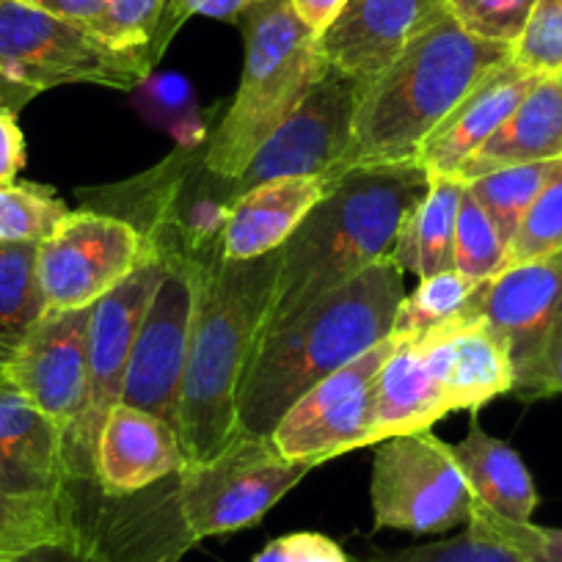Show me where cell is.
I'll list each match as a JSON object with an SVG mask.
<instances>
[{
    "instance_id": "cell-1",
    "label": "cell",
    "mask_w": 562,
    "mask_h": 562,
    "mask_svg": "<svg viewBox=\"0 0 562 562\" xmlns=\"http://www.w3.org/2000/svg\"><path fill=\"white\" fill-rule=\"evenodd\" d=\"M428 186L430 177L419 164L359 166L334 180L279 248L262 337L293 323L372 265L392 259L400 226Z\"/></svg>"
},
{
    "instance_id": "cell-2",
    "label": "cell",
    "mask_w": 562,
    "mask_h": 562,
    "mask_svg": "<svg viewBox=\"0 0 562 562\" xmlns=\"http://www.w3.org/2000/svg\"><path fill=\"white\" fill-rule=\"evenodd\" d=\"M196 281L191 345L182 378L177 436L186 463L218 456L237 436V392L262 337L279 251L235 262L224 251L191 265Z\"/></svg>"
},
{
    "instance_id": "cell-3",
    "label": "cell",
    "mask_w": 562,
    "mask_h": 562,
    "mask_svg": "<svg viewBox=\"0 0 562 562\" xmlns=\"http://www.w3.org/2000/svg\"><path fill=\"white\" fill-rule=\"evenodd\" d=\"M403 299V270L383 259L293 323L265 334L237 392V428L251 436L273 434L306 392L392 334Z\"/></svg>"
},
{
    "instance_id": "cell-4",
    "label": "cell",
    "mask_w": 562,
    "mask_h": 562,
    "mask_svg": "<svg viewBox=\"0 0 562 562\" xmlns=\"http://www.w3.org/2000/svg\"><path fill=\"white\" fill-rule=\"evenodd\" d=\"M510 61V45L477 40L452 18L441 20L367 83L337 180L359 166L416 164L436 127Z\"/></svg>"
},
{
    "instance_id": "cell-5",
    "label": "cell",
    "mask_w": 562,
    "mask_h": 562,
    "mask_svg": "<svg viewBox=\"0 0 562 562\" xmlns=\"http://www.w3.org/2000/svg\"><path fill=\"white\" fill-rule=\"evenodd\" d=\"M246 34V64L237 94L204 147V166L237 182L265 140L293 113L326 61L317 36L293 12L290 0H254L237 18Z\"/></svg>"
},
{
    "instance_id": "cell-6",
    "label": "cell",
    "mask_w": 562,
    "mask_h": 562,
    "mask_svg": "<svg viewBox=\"0 0 562 562\" xmlns=\"http://www.w3.org/2000/svg\"><path fill=\"white\" fill-rule=\"evenodd\" d=\"M153 69L149 56L119 50L86 25L23 0H0V75L29 89L94 83L133 91L147 83Z\"/></svg>"
},
{
    "instance_id": "cell-7",
    "label": "cell",
    "mask_w": 562,
    "mask_h": 562,
    "mask_svg": "<svg viewBox=\"0 0 562 562\" xmlns=\"http://www.w3.org/2000/svg\"><path fill=\"white\" fill-rule=\"evenodd\" d=\"M164 483L153 496L144 491L111 496L100 488L91 502L94 474H72L67 483L78 505L72 535L9 562H177L193 538L182 524L177 483Z\"/></svg>"
},
{
    "instance_id": "cell-8",
    "label": "cell",
    "mask_w": 562,
    "mask_h": 562,
    "mask_svg": "<svg viewBox=\"0 0 562 562\" xmlns=\"http://www.w3.org/2000/svg\"><path fill=\"white\" fill-rule=\"evenodd\" d=\"M312 469V463L281 456L270 436L237 430L218 456L202 463H186L177 474L182 524L193 543L254 527Z\"/></svg>"
},
{
    "instance_id": "cell-9",
    "label": "cell",
    "mask_w": 562,
    "mask_h": 562,
    "mask_svg": "<svg viewBox=\"0 0 562 562\" xmlns=\"http://www.w3.org/2000/svg\"><path fill=\"white\" fill-rule=\"evenodd\" d=\"M461 317H474L502 339L516 372L513 394L527 400L554 394L562 350V251L507 265L480 284Z\"/></svg>"
},
{
    "instance_id": "cell-10",
    "label": "cell",
    "mask_w": 562,
    "mask_h": 562,
    "mask_svg": "<svg viewBox=\"0 0 562 562\" xmlns=\"http://www.w3.org/2000/svg\"><path fill=\"white\" fill-rule=\"evenodd\" d=\"M370 502L375 529L414 535H436L469 524L474 505L452 445L430 428L378 441Z\"/></svg>"
},
{
    "instance_id": "cell-11",
    "label": "cell",
    "mask_w": 562,
    "mask_h": 562,
    "mask_svg": "<svg viewBox=\"0 0 562 562\" xmlns=\"http://www.w3.org/2000/svg\"><path fill=\"white\" fill-rule=\"evenodd\" d=\"M147 237L100 210H78L40 243L36 273L47 312L89 310L153 259Z\"/></svg>"
},
{
    "instance_id": "cell-12",
    "label": "cell",
    "mask_w": 562,
    "mask_h": 562,
    "mask_svg": "<svg viewBox=\"0 0 562 562\" xmlns=\"http://www.w3.org/2000/svg\"><path fill=\"white\" fill-rule=\"evenodd\" d=\"M367 83L370 80L353 78L326 64L293 113L254 155L237 180V196L281 177L326 175L337 180L339 166L353 140L356 111Z\"/></svg>"
},
{
    "instance_id": "cell-13",
    "label": "cell",
    "mask_w": 562,
    "mask_h": 562,
    "mask_svg": "<svg viewBox=\"0 0 562 562\" xmlns=\"http://www.w3.org/2000/svg\"><path fill=\"white\" fill-rule=\"evenodd\" d=\"M394 345H397V337L389 334L375 348L306 392L281 416L270 434L276 450L290 461L321 467L345 452L370 447V428L375 416V378L392 356Z\"/></svg>"
},
{
    "instance_id": "cell-14",
    "label": "cell",
    "mask_w": 562,
    "mask_h": 562,
    "mask_svg": "<svg viewBox=\"0 0 562 562\" xmlns=\"http://www.w3.org/2000/svg\"><path fill=\"white\" fill-rule=\"evenodd\" d=\"M166 262L160 257L147 259L135 273L102 295L91 306L89 321V400L78 430L67 439L69 474H94V441L108 411L122 400L124 372L135 337L149 310L155 288L164 276Z\"/></svg>"
},
{
    "instance_id": "cell-15",
    "label": "cell",
    "mask_w": 562,
    "mask_h": 562,
    "mask_svg": "<svg viewBox=\"0 0 562 562\" xmlns=\"http://www.w3.org/2000/svg\"><path fill=\"white\" fill-rule=\"evenodd\" d=\"M196 281L188 262H166L149 310L135 337L119 403L149 411L177 430L182 378L191 345Z\"/></svg>"
},
{
    "instance_id": "cell-16",
    "label": "cell",
    "mask_w": 562,
    "mask_h": 562,
    "mask_svg": "<svg viewBox=\"0 0 562 562\" xmlns=\"http://www.w3.org/2000/svg\"><path fill=\"white\" fill-rule=\"evenodd\" d=\"M89 310L45 312L7 361V378L69 436L89 400Z\"/></svg>"
},
{
    "instance_id": "cell-17",
    "label": "cell",
    "mask_w": 562,
    "mask_h": 562,
    "mask_svg": "<svg viewBox=\"0 0 562 562\" xmlns=\"http://www.w3.org/2000/svg\"><path fill=\"white\" fill-rule=\"evenodd\" d=\"M445 18V0H348L315 50L328 67L372 80Z\"/></svg>"
},
{
    "instance_id": "cell-18",
    "label": "cell",
    "mask_w": 562,
    "mask_h": 562,
    "mask_svg": "<svg viewBox=\"0 0 562 562\" xmlns=\"http://www.w3.org/2000/svg\"><path fill=\"white\" fill-rule=\"evenodd\" d=\"M91 467L105 494L127 496L177 477L186 467V452L175 425L149 411L116 403L102 419Z\"/></svg>"
},
{
    "instance_id": "cell-19",
    "label": "cell",
    "mask_w": 562,
    "mask_h": 562,
    "mask_svg": "<svg viewBox=\"0 0 562 562\" xmlns=\"http://www.w3.org/2000/svg\"><path fill=\"white\" fill-rule=\"evenodd\" d=\"M7 370V367H3ZM0 370V491L50 499L69 483L67 434Z\"/></svg>"
},
{
    "instance_id": "cell-20",
    "label": "cell",
    "mask_w": 562,
    "mask_h": 562,
    "mask_svg": "<svg viewBox=\"0 0 562 562\" xmlns=\"http://www.w3.org/2000/svg\"><path fill=\"white\" fill-rule=\"evenodd\" d=\"M422 339L450 411H480L516 389L510 356L502 339L474 317L445 323Z\"/></svg>"
},
{
    "instance_id": "cell-21",
    "label": "cell",
    "mask_w": 562,
    "mask_h": 562,
    "mask_svg": "<svg viewBox=\"0 0 562 562\" xmlns=\"http://www.w3.org/2000/svg\"><path fill=\"white\" fill-rule=\"evenodd\" d=\"M538 78L540 75L529 72L516 61L496 69L436 127L416 164L428 171V177H458L463 164L521 105Z\"/></svg>"
},
{
    "instance_id": "cell-22",
    "label": "cell",
    "mask_w": 562,
    "mask_h": 562,
    "mask_svg": "<svg viewBox=\"0 0 562 562\" xmlns=\"http://www.w3.org/2000/svg\"><path fill=\"white\" fill-rule=\"evenodd\" d=\"M331 177H281L240 193L224 229V257L235 262L279 251L331 188Z\"/></svg>"
},
{
    "instance_id": "cell-23",
    "label": "cell",
    "mask_w": 562,
    "mask_h": 562,
    "mask_svg": "<svg viewBox=\"0 0 562 562\" xmlns=\"http://www.w3.org/2000/svg\"><path fill=\"white\" fill-rule=\"evenodd\" d=\"M562 158V75H540L521 105L463 164L458 180L472 182L510 166Z\"/></svg>"
},
{
    "instance_id": "cell-24",
    "label": "cell",
    "mask_w": 562,
    "mask_h": 562,
    "mask_svg": "<svg viewBox=\"0 0 562 562\" xmlns=\"http://www.w3.org/2000/svg\"><path fill=\"white\" fill-rule=\"evenodd\" d=\"M452 414L422 339H397L375 378V416L370 445L419 434Z\"/></svg>"
},
{
    "instance_id": "cell-25",
    "label": "cell",
    "mask_w": 562,
    "mask_h": 562,
    "mask_svg": "<svg viewBox=\"0 0 562 562\" xmlns=\"http://www.w3.org/2000/svg\"><path fill=\"white\" fill-rule=\"evenodd\" d=\"M452 456L477 505L507 521H532V513L538 510L540 502L538 488L521 456L507 441L485 434L477 422H472L467 439L452 445Z\"/></svg>"
},
{
    "instance_id": "cell-26",
    "label": "cell",
    "mask_w": 562,
    "mask_h": 562,
    "mask_svg": "<svg viewBox=\"0 0 562 562\" xmlns=\"http://www.w3.org/2000/svg\"><path fill=\"white\" fill-rule=\"evenodd\" d=\"M467 182L458 177H430L428 193L400 226L392 262L416 279L456 268V229Z\"/></svg>"
},
{
    "instance_id": "cell-27",
    "label": "cell",
    "mask_w": 562,
    "mask_h": 562,
    "mask_svg": "<svg viewBox=\"0 0 562 562\" xmlns=\"http://www.w3.org/2000/svg\"><path fill=\"white\" fill-rule=\"evenodd\" d=\"M75 524H78V505L69 485L61 496L50 499L0 491V562L64 540L72 535Z\"/></svg>"
},
{
    "instance_id": "cell-28",
    "label": "cell",
    "mask_w": 562,
    "mask_h": 562,
    "mask_svg": "<svg viewBox=\"0 0 562 562\" xmlns=\"http://www.w3.org/2000/svg\"><path fill=\"white\" fill-rule=\"evenodd\" d=\"M40 246L0 243V348L14 350L47 312L36 273Z\"/></svg>"
},
{
    "instance_id": "cell-29",
    "label": "cell",
    "mask_w": 562,
    "mask_h": 562,
    "mask_svg": "<svg viewBox=\"0 0 562 562\" xmlns=\"http://www.w3.org/2000/svg\"><path fill=\"white\" fill-rule=\"evenodd\" d=\"M483 281L463 276L461 270H445V273L419 279L416 290L400 301L392 321V337L416 339L436 331L445 323L458 321L467 312L469 301L477 293Z\"/></svg>"
},
{
    "instance_id": "cell-30",
    "label": "cell",
    "mask_w": 562,
    "mask_h": 562,
    "mask_svg": "<svg viewBox=\"0 0 562 562\" xmlns=\"http://www.w3.org/2000/svg\"><path fill=\"white\" fill-rule=\"evenodd\" d=\"M551 166H554V160H549V164L510 166V169L491 171V175L467 182V191L472 193L474 202L494 221L496 232L507 243V248H510L524 215L532 207L535 196L540 193L543 182L549 180Z\"/></svg>"
},
{
    "instance_id": "cell-31",
    "label": "cell",
    "mask_w": 562,
    "mask_h": 562,
    "mask_svg": "<svg viewBox=\"0 0 562 562\" xmlns=\"http://www.w3.org/2000/svg\"><path fill=\"white\" fill-rule=\"evenodd\" d=\"M72 210L45 186L12 182L0 188V243L40 246Z\"/></svg>"
},
{
    "instance_id": "cell-32",
    "label": "cell",
    "mask_w": 562,
    "mask_h": 562,
    "mask_svg": "<svg viewBox=\"0 0 562 562\" xmlns=\"http://www.w3.org/2000/svg\"><path fill=\"white\" fill-rule=\"evenodd\" d=\"M562 251V158L551 166L549 180L535 196L532 207L524 215L510 248L507 265L532 262V259L554 257Z\"/></svg>"
},
{
    "instance_id": "cell-33",
    "label": "cell",
    "mask_w": 562,
    "mask_h": 562,
    "mask_svg": "<svg viewBox=\"0 0 562 562\" xmlns=\"http://www.w3.org/2000/svg\"><path fill=\"white\" fill-rule=\"evenodd\" d=\"M507 268V243L496 232L494 221L472 199L463 193L461 213L456 229V270L474 281H488Z\"/></svg>"
},
{
    "instance_id": "cell-34",
    "label": "cell",
    "mask_w": 562,
    "mask_h": 562,
    "mask_svg": "<svg viewBox=\"0 0 562 562\" xmlns=\"http://www.w3.org/2000/svg\"><path fill=\"white\" fill-rule=\"evenodd\" d=\"M447 14L467 34L516 47L538 0H445Z\"/></svg>"
},
{
    "instance_id": "cell-35",
    "label": "cell",
    "mask_w": 562,
    "mask_h": 562,
    "mask_svg": "<svg viewBox=\"0 0 562 562\" xmlns=\"http://www.w3.org/2000/svg\"><path fill=\"white\" fill-rule=\"evenodd\" d=\"M164 9L166 0H108L91 31L119 50H135L149 56V47H153L160 20H164Z\"/></svg>"
},
{
    "instance_id": "cell-36",
    "label": "cell",
    "mask_w": 562,
    "mask_h": 562,
    "mask_svg": "<svg viewBox=\"0 0 562 562\" xmlns=\"http://www.w3.org/2000/svg\"><path fill=\"white\" fill-rule=\"evenodd\" d=\"M367 562H527L518 551L505 546L491 535L467 527V532L456 538L436 540V543L411 546V549L392 551V554L372 557Z\"/></svg>"
},
{
    "instance_id": "cell-37",
    "label": "cell",
    "mask_w": 562,
    "mask_h": 562,
    "mask_svg": "<svg viewBox=\"0 0 562 562\" xmlns=\"http://www.w3.org/2000/svg\"><path fill=\"white\" fill-rule=\"evenodd\" d=\"M513 61L535 75H562V0H538L513 47Z\"/></svg>"
},
{
    "instance_id": "cell-38",
    "label": "cell",
    "mask_w": 562,
    "mask_h": 562,
    "mask_svg": "<svg viewBox=\"0 0 562 562\" xmlns=\"http://www.w3.org/2000/svg\"><path fill=\"white\" fill-rule=\"evenodd\" d=\"M467 527L502 540L513 551H518L527 562H562V529L538 527L532 521H507V518H499L491 510H485L477 502L472 505V518H469Z\"/></svg>"
},
{
    "instance_id": "cell-39",
    "label": "cell",
    "mask_w": 562,
    "mask_h": 562,
    "mask_svg": "<svg viewBox=\"0 0 562 562\" xmlns=\"http://www.w3.org/2000/svg\"><path fill=\"white\" fill-rule=\"evenodd\" d=\"M248 3H251V0H166L164 20H160V29L158 34H155L153 47H149V56L158 64L160 56L166 53V47L175 40L177 31H180L182 23H186L188 18H193V14L237 23V18L246 12Z\"/></svg>"
},
{
    "instance_id": "cell-40",
    "label": "cell",
    "mask_w": 562,
    "mask_h": 562,
    "mask_svg": "<svg viewBox=\"0 0 562 562\" xmlns=\"http://www.w3.org/2000/svg\"><path fill=\"white\" fill-rule=\"evenodd\" d=\"M25 166V135L18 111L0 108V188L18 182Z\"/></svg>"
},
{
    "instance_id": "cell-41",
    "label": "cell",
    "mask_w": 562,
    "mask_h": 562,
    "mask_svg": "<svg viewBox=\"0 0 562 562\" xmlns=\"http://www.w3.org/2000/svg\"><path fill=\"white\" fill-rule=\"evenodd\" d=\"M290 562H353L331 538L317 532L288 535Z\"/></svg>"
},
{
    "instance_id": "cell-42",
    "label": "cell",
    "mask_w": 562,
    "mask_h": 562,
    "mask_svg": "<svg viewBox=\"0 0 562 562\" xmlns=\"http://www.w3.org/2000/svg\"><path fill=\"white\" fill-rule=\"evenodd\" d=\"M23 3L42 9L47 14H56L61 20H69V23H80L91 29L102 14V9H105L108 0H23Z\"/></svg>"
},
{
    "instance_id": "cell-43",
    "label": "cell",
    "mask_w": 562,
    "mask_h": 562,
    "mask_svg": "<svg viewBox=\"0 0 562 562\" xmlns=\"http://www.w3.org/2000/svg\"><path fill=\"white\" fill-rule=\"evenodd\" d=\"M345 3H348V0H290L293 12L299 14L301 23H304L315 36H321L323 31L339 18Z\"/></svg>"
},
{
    "instance_id": "cell-44",
    "label": "cell",
    "mask_w": 562,
    "mask_h": 562,
    "mask_svg": "<svg viewBox=\"0 0 562 562\" xmlns=\"http://www.w3.org/2000/svg\"><path fill=\"white\" fill-rule=\"evenodd\" d=\"M36 94H40V91L7 78V75H0V108H12V111L20 113V108L29 105Z\"/></svg>"
},
{
    "instance_id": "cell-45",
    "label": "cell",
    "mask_w": 562,
    "mask_h": 562,
    "mask_svg": "<svg viewBox=\"0 0 562 562\" xmlns=\"http://www.w3.org/2000/svg\"><path fill=\"white\" fill-rule=\"evenodd\" d=\"M251 562H290V546H288V535L284 538H276L254 557Z\"/></svg>"
},
{
    "instance_id": "cell-46",
    "label": "cell",
    "mask_w": 562,
    "mask_h": 562,
    "mask_svg": "<svg viewBox=\"0 0 562 562\" xmlns=\"http://www.w3.org/2000/svg\"><path fill=\"white\" fill-rule=\"evenodd\" d=\"M554 394H562V350H560V359H557V367H554Z\"/></svg>"
},
{
    "instance_id": "cell-47",
    "label": "cell",
    "mask_w": 562,
    "mask_h": 562,
    "mask_svg": "<svg viewBox=\"0 0 562 562\" xmlns=\"http://www.w3.org/2000/svg\"><path fill=\"white\" fill-rule=\"evenodd\" d=\"M9 356H12V350H3V348H0V370H3V367H7Z\"/></svg>"
},
{
    "instance_id": "cell-48",
    "label": "cell",
    "mask_w": 562,
    "mask_h": 562,
    "mask_svg": "<svg viewBox=\"0 0 562 562\" xmlns=\"http://www.w3.org/2000/svg\"><path fill=\"white\" fill-rule=\"evenodd\" d=\"M251 3H254V0H251Z\"/></svg>"
}]
</instances>
